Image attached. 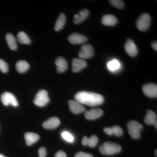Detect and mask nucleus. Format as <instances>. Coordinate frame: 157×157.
<instances>
[{"label":"nucleus","instance_id":"nucleus-1","mask_svg":"<svg viewBox=\"0 0 157 157\" xmlns=\"http://www.w3.org/2000/svg\"><path fill=\"white\" fill-rule=\"evenodd\" d=\"M75 99L81 104L90 107L101 105L104 101V98L101 95L86 91L78 92L75 95Z\"/></svg>","mask_w":157,"mask_h":157},{"label":"nucleus","instance_id":"nucleus-2","mask_svg":"<svg viewBox=\"0 0 157 157\" xmlns=\"http://www.w3.org/2000/svg\"><path fill=\"white\" fill-rule=\"evenodd\" d=\"M121 147L117 144L110 142L103 143L99 147V151L102 154L105 155H111L120 152Z\"/></svg>","mask_w":157,"mask_h":157},{"label":"nucleus","instance_id":"nucleus-3","mask_svg":"<svg viewBox=\"0 0 157 157\" xmlns=\"http://www.w3.org/2000/svg\"><path fill=\"white\" fill-rule=\"evenodd\" d=\"M128 131L133 139H139L140 137V131L143 128L141 124L135 121H130L127 124Z\"/></svg>","mask_w":157,"mask_h":157},{"label":"nucleus","instance_id":"nucleus-4","mask_svg":"<svg viewBox=\"0 0 157 157\" xmlns=\"http://www.w3.org/2000/svg\"><path fill=\"white\" fill-rule=\"evenodd\" d=\"M151 23V17L147 13H143L140 15L136 21L137 28L140 31H145L148 29Z\"/></svg>","mask_w":157,"mask_h":157},{"label":"nucleus","instance_id":"nucleus-5","mask_svg":"<svg viewBox=\"0 0 157 157\" xmlns=\"http://www.w3.org/2000/svg\"><path fill=\"white\" fill-rule=\"evenodd\" d=\"M49 98L48 92L45 90H40L34 99V104L39 107H43L49 103Z\"/></svg>","mask_w":157,"mask_h":157},{"label":"nucleus","instance_id":"nucleus-6","mask_svg":"<svg viewBox=\"0 0 157 157\" xmlns=\"http://www.w3.org/2000/svg\"><path fill=\"white\" fill-rule=\"evenodd\" d=\"M1 101L5 106L11 105L14 107H17L18 106V103L15 96L9 92L3 93L1 97Z\"/></svg>","mask_w":157,"mask_h":157},{"label":"nucleus","instance_id":"nucleus-7","mask_svg":"<svg viewBox=\"0 0 157 157\" xmlns=\"http://www.w3.org/2000/svg\"><path fill=\"white\" fill-rule=\"evenodd\" d=\"M94 50L93 46L89 44L82 45L78 54L80 59H88L91 58L94 56Z\"/></svg>","mask_w":157,"mask_h":157},{"label":"nucleus","instance_id":"nucleus-8","mask_svg":"<svg viewBox=\"0 0 157 157\" xmlns=\"http://www.w3.org/2000/svg\"><path fill=\"white\" fill-rule=\"evenodd\" d=\"M142 90L144 94L149 98L157 97V86L155 83H150L144 85L142 87Z\"/></svg>","mask_w":157,"mask_h":157},{"label":"nucleus","instance_id":"nucleus-9","mask_svg":"<svg viewBox=\"0 0 157 157\" xmlns=\"http://www.w3.org/2000/svg\"><path fill=\"white\" fill-rule=\"evenodd\" d=\"M68 39L70 43L74 45L82 44L87 41V37L78 33H73L70 34Z\"/></svg>","mask_w":157,"mask_h":157},{"label":"nucleus","instance_id":"nucleus-10","mask_svg":"<svg viewBox=\"0 0 157 157\" xmlns=\"http://www.w3.org/2000/svg\"><path fill=\"white\" fill-rule=\"evenodd\" d=\"M124 48L127 53L130 56L135 57L138 53L137 47L133 40L128 39L124 45Z\"/></svg>","mask_w":157,"mask_h":157},{"label":"nucleus","instance_id":"nucleus-11","mask_svg":"<svg viewBox=\"0 0 157 157\" xmlns=\"http://www.w3.org/2000/svg\"><path fill=\"white\" fill-rule=\"evenodd\" d=\"M87 63L81 59L75 58L72 61V70L74 73H78L86 67Z\"/></svg>","mask_w":157,"mask_h":157},{"label":"nucleus","instance_id":"nucleus-12","mask_svg":"<svg viewBox=\"0 0 157 157\" xmlns=\"http://www.w3.org/2000/svg\"><path fill=\"white\" fill-rule=\"evenodd\" d=\"M69 105L71 112L74 114H78L84 112L85 108L81 104L76 101L70 100L69 101Z\"/></svg>","mask_w":157,"mask_h":157},{"label":"nucleus","instance_id":"nucleus-13","mask_svg":"<svg viewBox=\"0 0 157 157\" xmlns=\"http://www.w3.org/2000/svg\"><path fill=\"white\" fill-rule=\"evenodd\" d=\"M103 113L102 109L100 108H94L88 110L85 113L84 116L86 118L89 120L96 119L101 117Z\"/></svg>","mask_w":157,"mask_h":157},{"label":"nucleus","instance_id":"nucleus-14","mask_svg":"<svg viewBox=\"0 0 157 157\" xmlns=\"http://www.w3.org/2000/svg\"><path fill=\"white\" fill-rule=\"evenodd\" d=\"M60 121L58 118L57 117H52L48 119L45 121L42 124V126L46 129H55L59 125Z\"/></svg>","mask_w":157,"mask_h":157},{"label":"nucleus","instance_id":"nucleus-15","mask_svg":"<svg viewBox=\"0 0 157 157\" xmlns=\"http://www.w3.org/2000/svg\"><path fill=\"white\" fill-rule=\"evenodd\" d=\"M90 11L87 9H84L75 14L73 17V22L76 24H78L84 21L89 15Z\"/></svg>","mask_w":157,"mask_h":157},{"label":"nucleus","instance_id":"nucleus-16","mask_svg":"<svg viewBox=\"0 0 157 157\" xmlns=\"http://www.w3.org/2000/svg\"><path fill=\"white\" fill-rule=\"evenodd\" d=\"M57 71L59 73H63L68 69V63L64 58L59 57L55 61Z\"/></svg>","mask_w":157,"mask_h":157},{"label":"nucleus","instance_id":"nucleus-17","mask_svg":"<svg viewBox=\"0 0 157 157\" xmlns=\"http://www.w3.org/2000/svg\"><path fill=\"white\" fill-rule=\"evenodd\" d=\"M144 122L147 124L154 125L156 129H157L156 114L152 110H147L145 118H144Z\"/></svg>","mask_w":157,"mask_h":157},{"label":"nucleus","instance_id":"nucleus-18","mask_svg":"<svg viewBox=\"0 0 157 157\" xmlns=\"http://www.w3.org/2000/svg\"><path fill=\"white\" fill-rule=\"evenodd\" d=\"M101 22L105 25L113 26L117 24V19L112 14H106L102 17Z\"/></svg>","mask_w":157,"mask_h":157},{"label":"nucleus","instance_id":"nucleus-19","mask_svg":"<svg viewBox=\"0 0 157 157\" xmlns=\"http://www.w3.org/2000/svg\"><path fill=\"white\" fill-rule=\"evenodd\" d=\"M104 132L107 135H114L117 137H120L123 134L122 129L118 126H114L111 128H105Z\"/></svg>","mask_w":157,"mask_h":157},{"label":"nucleus","instance_id":"nucleus-20","mask_svg":"<svg viewBox=\"0 0 157 157\" xmlns=\"http://www.w3.org/2000/svg\"><path fill=\"white\" fill-rule=\"evenodd\" d=\"M25 138L27 145L30 146L36 143L39 139V136L36 133L33 132H27L25 134Z\"/></svg>","mask_w":157,"mask_h":157},{"label":"nucleus","instance_id":"nucleus-21","mask_svg":"<svg viewBox=\"0 0 157 157\" xmlns=\"http://www.w3.org/2000/svg\"><path fill=\"white\" fill-rule=\"evenodd\" d=\"M6 40L9 48L11 50L15 51L17 49V45L15 37L12 34L8 33L6 35Z\"/></svg>","mask_w":157,"mask_h":157},{"label":"nucleus","instance_id":"nucleus-22","mask_svg":"<svg viewBox=\"0 0 157 157\" xmlns=\"http://www.w3.org/2000/svg\"><path fill=\"white\" fill-rule=\"evenodd\" d=\"M29 68V65L28 62L25 60H19L16 64V69L18 73H25Z\"/></svg>","mask_w":157,"mask_h":157},{"label":"nucleus","instance_id":"nucleus-23","mask_svg":"<svg viewBox=\"0 0 157 157\" xmlns=\"http://www.w3.org/2000/svg\"><path fill=\"white\" fill-rule=\"evenodd\" d=\"M66 21V17L63 13H61L57 19L54 29L55 31L61 30L64 26Z\"/></svg>","mask_w":157,"mask_h":157},{"label":"nucleus","instance_id":"nucleus-24","mask_svg":"<svg viewBox=\"0 0 157 157\" xmlns=\"http://www.w3.org/2000/svg\"><path fill=\"white\" fill-rule=\"evenodd\" d=\"M17 40L22 44H29L31 43V40L28 36L23 32L18 33L17 36Z\"/></svg>","mask_w":157,"mask_h":157},{"label":"nucleus","instance_id":"nucleus-25","mask_svg":"<svg viewBox=\"0 0 157 157\" xmlns=\"http://www.w3.org/2000/svg\"><path fill=\"white\" fill-rule=\"evenodd\" d=\"M108 69L111 71H116L118 70L121 67L120 63L117 60H113L108 63L107 64Z\"/></svg>","mask_w":157,"mask_h":157},{"label":"nucleus","instance_id":"nucleus-26","mask_svg":"<svg viewBox=\"0 0 157 157\" xmlns=\"http://www.w3.org/2000/svg\"><path fill=\"white\" fill-rule=\"evenodd\" d=\"M98 137L96 135H93L88 139L87 145L91 147H95L98 144Z\"/></svg>","mask_w":157,"mask_h":157},{"label":"nucleus","instance_id":"nucleus-27","mask_svg":"<svg viewBox=\"0 0 157 157\" xmlns=\"http://www.w3.org/2000/svg\"><path fill=\"white\" fill-rule=\"evenodd\" d=\"M109 2L112 6L118 9H123L124 6L123 1L121 0H111Z\"/></svg>","mask_w":157,"mask_h":157},{"label":"nucleus","instance_id":"nucleus-28","mask_svg":"<svg viewBox=\"0 0 157 157\" xmlns=\"http://www.w3.org/2000/svg\"><path fill=\"white\" fill-rule=\"evenodd\" d=\"M62 136L64 140L69 142L74 141V137L70 133L67 132H63L62 133Z\"/></svg>","mask_w":157,"mask_h":157},{"label":"nucleus","instance_id":"nucleus-29","mask_svg":"<svg viewBox=\"0 0 157 157\" xmlns=\"http://www.w3.org/2000/svg\"><path fill=\"white\" fill-rule=\"evenodd\" d=\"M0 70L3 73H6L9 71V66L2 59H0Z\"/></svg>","mask_w":157,"mask_h":157},{"label":"nucleus","instance_id":"nucleus-30","mask_svg":"<svg viewBox=\"0 0 157 157\" xmlns=\"http://www.w3.org/2000/svg\"><path fill=\"white\" fill-rule=\"evenodd\" d=\"M38 153H39V157H46L47 155L46 149L44 147H41L38 151Z\"/></svg>","mask_w":157,"mask_h":157},{"label":"nucleus","instance_id":"nucleus-31","mask_svg":"<svg viewBox=\"0 0 157 157\" xmlns=\"http://www.w3.org/2000/svg\"><path fill=\"white\" fill-rule=\"evenodd\" d=\"M75 157H94V156L90 154L86 153L83 152H79L76 154Z\"/></svg>","mask_w":157,"mask_h":157},{"label":"nucleus","instance_id":"nucleus-32","mask_svg":"<svg viewBox=\"0 0 157 157\" xmlns=\"http://www.w3.org/2000/svg\"><path fill=\"white\" fill-rule=\"evenodd\" d=\"M67 155L64 152L59 151L56 152L55 154V157H67Z\"/></svg>","mask_w":157,"mask_h":157},{"label":"nucleus","instance_id":"nucleus-33","mask_svg":"<svg viewBox=\"0 0 157 157\" xmlns=\"http://www.w3.org/2000/svg\"><path fill=\"white\" fill-rule=\"evenodd\" d=\"M88 139V137H87L84 136L83 137L82 140V145H84V146L87 145Z\"/></svg>","mask_w":157,"mask_h":157},{"label":"nucleus","instance_id":"nucleus-34","mask_svg":"<svg viewBox=\"0 0 157 157\" xmlns=\"http://www.w3.org/2000/svg\"><path fill=\"white\" fill-rule=\"evenodd\" d=\"M151 46L153 48L155 51H157V42H154L152 43L151 44Z\"/></svg>","mask_w":157,"mask_h":157},{"label":"nucleus","instance_id":"nucleus-35","mask_svg":"<svg viewBox=\"0 0 157 157\" xmlns=\"http://www.w3.org/2000/svg\"><path fill=\"white\" fill-rule=\"evenodd\" d=\"M0 157H6L5 156L3 155L2 154H0Z\"/></svg>","mask_w":157,"mask_h":157},{"label":"nucleus","instance_id":"nucleus-36","mask_svg":"<svg viewBox=\"0 0 157 157\" xmlns=\"http://www.w3.org/2000/svg\"><path fill=\"white\" fill-rule=\"evenodd\" d=\"M155 154L156 155V156H157V150H156L155 151Z\"/></svg>","mask_w":157,"mask_h":157}]
</instances>
